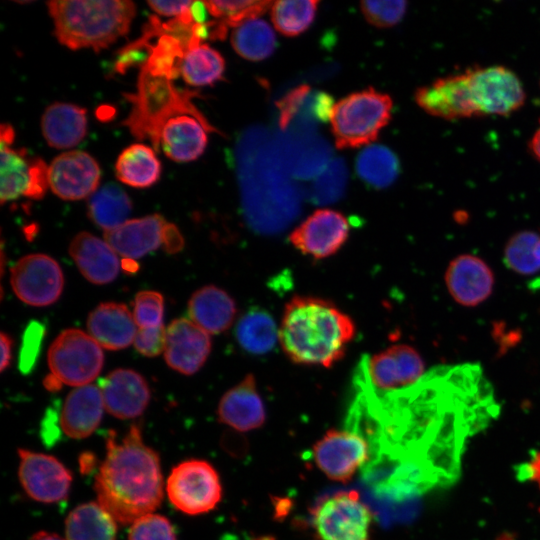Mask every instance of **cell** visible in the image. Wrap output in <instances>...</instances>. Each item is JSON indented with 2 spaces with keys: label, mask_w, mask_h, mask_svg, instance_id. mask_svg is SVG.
I'll use <instances>...</instances> for the list:
<instances>
[{
  "label": "cell",
  "mask_w": 540,
  "mask_h": 540,
  "mask_svg": "<svg viewBox=\"0 0 540 540\" xmlns=\"http://www.w3.org/2000/svg\"><path fill=\"white\" fill-rule=\"evenodd\" d=\"M347 428L395 465V480L415 492L453 483L471 438L500 412L479 363L435 366L415 384L378 393L354 378Z\"/></svg>",
  "instance_id": "1"
},
{
  "label": "cell",
  "mask_w": 540,
  "mask_h": 540,
  "mask_svg": "<svg viewBox=\"0 0 540 540\" xmlns=\"http://www.w3.org/2000/svg\"><path fill=\"white\" fill-rule=\"evenodd\" d=\"M163 475L158 453L143 442L138 425L117 441L110 431L106 456L95 477L97 502L122 525L153 513L162 503Z\"/></svg>",
  "instance_id": "2"
},
{
  "label": "cell",
  "mask_w": 540,
  "mask_h": 540,
  "mask_svg": "<svg viewBox=\"0 0 540 540\" xmlns=\"http://www.w3.org/2000/svg\"><path fill=\"white\" fill-rule=\"evenodd\" d=\"M355 334L352 318L331 301L295 296L285 305L279 343L296 364L330 368L344 357Z\"/></svg>",
  "instance_id": "3"
},
{
  "label": "cell",
  "mask_w": 540,
  "mask_h": 540,
  "mask_svg": "<svg viewBox=\"0 0 540 540\" xmlns=\"http://www.w3.org/2000/svg\"><path fill=\"white\" fill-rule=\"evenodd\" d=\"M47 6L57 40L72 50L109 47L127 34L136 14L127 0H56Z\"/></svg>",
  "instance_id": "4"
},
{
  "label": "cell",
  "mask_w": 540,
  "mask_h": 540,
  "mask_svg": "<svg viewBox=\"0 0 540 540\" xmlns=\"http://www.w3.org/2000/svg\"><path fill=\"white\" fill-rule=\"evenodd\" d=\"M195 91L178 89L171 79L156 77L140 70L137 91L125 97L132 104L128 117L123 121L132 135L139 140H150L160 149V133L171 117L190 114L198 118L212 132H218L194 105Z\"/></svg>",
  "instance_id": "5"
},
{
  "label": "cell",
  "mask_w": 540,
  "mask_h": 540,
  "mask_svg": "<svg viewBox=\"0 0 540 540\" xmlns=\"http://www.w3.org/2000/svg\"><path fill=\"white\" fill-rule=\"evenodd\" d=\"M392 107L390 96L373 88L342 98L330 116L336 146L347 149L373 142L390 121Z\"/></svg>",
  "instance_id": "6"
},
{
  "label": "cell",
  "mask_w": 540,
  "mask_h": 540,
  "mask_svg": "<svg viewBox=\"0 0 540 540\" xmlns=\"http://www.w3.org/2000/svg\"><path fill=\"white\" fill-rule=\"evenodd\" d=\"M310 520L315 540H372L373 514L356 490L320 498Z\"/></svg>",
  "instance_id": "7"
},
{
  "label": "cell",
  "mask_w": 540,
  "mask_h": 540,
  "mask_svg": "<svg viewBox=\"0 0 540 540\" xmlns=\"http://www.w3.org/2000/svg\"><path fill=\"white\" fill-rule=\"evenodd\" d=\"M170 503L187 515H201L215 509L222 499L217 470L202 459H188L174 466L166 481Z\"/></svg>",
  "instance_id": "8"
},
{
  "label": "cell",
  "mask_w": 540,
  "mask_h": 540,
  "mask_svg": "<svg viewBox=\"0 0 540 540\" xmlns=\"http://www.w3.org/2000/svg\"><path fill=\"white\" fill-rule=\"evenodd\" d=\"M103 363L101 346L79 329L61 332L48 351L52 374L70 386L88 385L99 375Z\"/></svg>",
  "instance_id": "9"
},
{
  "label": "cell",
  "mask_w": 540,
  "mask_h": 540,
  "mask_svg": "<svg viewBox=\"0 0 540 540\" xmlns=\"http://www.w3.org/2000/svg\"><path fill=\"white\" fill-rule=\"evenodd\" d=\"M426 371L415 348L397 344L362 359L356 377L371 390L386 393L415 384Z\"/></svg>",
  "instance_id": "10"
},
{
  "label": "cell",
  "mask_w": 540,
  "mask_h": 540,
  "mask_svg": "<svg viewBox=\"0 0 540 540\" xmlns=\"http://www.w3.org/2000/svg\"><path fill=\"white\" fill-rule=\"evenodd\" d=\"M478 116H507L520 109L526 99L518 76L501 65L466 70Z\"/></svg>",
  "instance_id": "11"
},
{
  "label": "cell",
  "mask_w": 540,
  "mask_h": 540,
  "mask_svg": "<svg viewBox=\"0 0 540 540\" xmlns=\"http://www.w3.org/2000/svg\"><path fill=\"white\" fill-rule=\"evenodd\" d=\"M370 456L368 440L350 429H330L312 447L317 468L328 479L341 483L350 482Z\"/></svg>",
  "instance_id": "12"
},
{
  "label": "cell",
  "mask_w": 540,
  "mask_h": 540,
  "mask_svg": "<svg viewBox=\"0 0 540 540\" xmlns=\"http://www.w3.org/2000/svg\"><path fill=\"white\" fill-rule=\"evenodd\" d=\"M10 282L16 296L32 306L56 302L63 290L61 267L52 257L31 254L19 259L11 269Z\"/></svg>",
  "instance_id": "13"
},
{
  "label": "cell",
  "mask_w": 540,
  "mask_h": 540,
  "mask_svg": "<svg viewBox=\"0 0 540 540\" xmlns=\"http://www.w3.org/2000/svg\"><path fill=\"white\" fill-rule=\"evenodd\" d=\"M18 477L25 493L33 500L45 504L67 498L72 474L54 456L18 449Z\"/></svg>",
  "instance_id": "14"
},
{
  "label": "cell",
  "mask_w": 540,
  "mask_h": 540,
  "mask_svg": "<svg viewBox=\"0 0 540 540\" xmlns=\"http://www.w3.org/2000/svg\"><path fill=\"white\" fill-rule=\"evenodd\" d=\"M349 232V222L342 213L318 209L290 233L289 241L303 255L322 260L344 246Z\"/></svg>",
  "instance_id": "15"
},
{
  "label": "cell",
  "mask_w": 540,
  "mask_h": 540,
  "mask_svg": "<svg viewBox=\"0 0 540 540\" xmlns=\"http://www.w3.org/2000/svg\"><path fill=\"white\" fill-rule=\"evenodd\" d=\"M415 101L428 114L445 120L478 116L466 70L418 88Z\"/></svg>",
  "instance_id": "16"
},
{
  "label": "cell",
  "mask_w": 540,
  "mask_h": 540,
  "mask_svg": "<svg viewBox=\"0 0 540 540\" xmlns=\"http://www.w3.org/2000/svg\"><path fill=\"white\" fill-rule=\"evenodd\" d=\"M49 186L63 200H80L93 194L101 177L97 161L84 151H68L49 165Z\"/></svg>",
  "instance_id": "17"
},
{
  "label": "cell",
  "mask_w": 540,
  "mask_h": 540,
  "mask_svg": "<svg viewBox=\"0 0 540 540\" xmlns=\"http://www.w3.org/2000/svg\"><path fill=\"white\" fill-rule=\"evenodd\" d=\"M210 351L209 333L191 319L179 318L169 324L164 358L170 368L192 375L202 368Z\"/></svg>",
  "instance_id": "18"
},
{
  "label": "cell",
  "mask_w": 540,
  "mask_h": 540,
  "mask_svg": "<svg viewBox=\"0 0 540 540\" xmlns=\"http://www.w3.org/2000/svg\"><path fill=\"white\" fill-rule=\"evenodd\" d=\"M444 279L450 296L466 307L483 303L494 288L493 271L483 259L472 254H462L452 259Z\"/></svg>",
  "instance_id": "19"
},
{
  "label": "cell",
  "mask_w": 540,
  "mask_h": 540,
  "mask_svg": "<svg viewBox=\"0 0 540 540\" xmlns=\"http://www.w3.org/2000/svg\"><path fill=\"white\" fill-rule=\"evenodd\" d=\"M104 407L119 419L140 416L150 401V389L146 380L131 369H116L100 383Z\"/></svg>",
  "instance_id": "20"
},
{
  "label": "cell",
  "mask_w": 540,
  "mask_h": 540,
  "mask_svg": "<svg viewBox=\"0 0 540 540\" xmlns=\"http://www.w3.org/2000/svg\"><path fill=\"white\" fill-rule=\"evenodd\" d=\"M217 416L221 423L237 432L252 431L264 425L266 409L252 374L222 396Z\"/></svg>",
  "instance_id": "21"
},
{
  "label": "cell",
  "mask_w": 540,
  "mask_h": 540,
  "mask_svg": "<svg viewBox=\"0 0 540 540\" xmlns=\"http://www.w3.org/2000/svg\"><path fill=\"white\" fill-rule=\"evenodd\" d=\"M166 223L160 214L131 219L106 231L104 238L117 254L128 260L137 259L162 246Z\"/></svg>",
  "instance_id": "22"
},
{
  "label": "cell",
  "mask_w": 540,
  "mask_h": 540,
  "mask_svg": "<svg viewBox=\"0 0 540 540\" xmlns=\"http://www.w3.org/2000/svg\"><path fill=\"white\" fill-rule=\"evenodd\" d=\"M104 402L99 386L88 384L72 390L65 399L59 424L62 432L73 439L90 436L99 426Z\"/></svg>",
  "instance_id": "23"
},
{
  "label": "cell",
  "mask_w": 540,
  "mask_h": 540,
  "mask_svg": "<svg viewBox=\"0 0 540 540\" xmlns=\"http://www.w3.org/2000/svg\"><path fill=\"white\" fill-rule=\"evenodd\" d=\"M207 132L212 131L193 115L173 116L161 129L160 148L173 161L196 160L207 146Z\"/></svg>",
  "instance_id": "24"
},
{
  "label": "cell",
  "mask_w": 540,
  "mask_h": 540,
  "mask_svg": "<svg viewBox=\"0 0 540 540\" xmlns=\"http://www.w3.org/2000/svg\"><path fill=\"white\" fill-rule=\"evenodd\" d=\"M133 314L122 303L98 305L88 316L89 335L103 348L120 350L128 347L137 334Z\"/></svg>",
  "instance_id": "25"
},
{
  "label": "cell",
  "mask_w": 540,
  "mask_h": 540,
  "mask_svg": "<svg viewBox=\"0 0 540 540\" xmlns=\"http://www.w3.org/2000/svg\"><path fill=\"white\" fill-rule=\"evenodd\" d=\"M69 253L82 275L94 284L113 281L120 268L117 253L100 238L88 233H78L70 243Z\"/></svg>",
  "instance_id": "26"
},
{
  "label": "cell",
  "mask_w": 540,
  "mask_h": 540,
  "mask_svg": "<svg viewBox=\"0 0 540 540\" xmlns=\"http://www.w3.org/2000/svg\"><path fill=\"white\" fill-rule=\"evenodd\" d=\"M86 109L71 103L49 105L41 118V130L47 144L53 148H71L87 133Z\"/></svg>",
  "instance_id": "27"
},
{
  "label": "cell",
  "mask_w": 540,
  "mask_h": 540,
  "mask_svg": "<svg viewBox=\"0 0 540 540\" xmlns=\"http://www.w3.org/2000/svg\"><path fill=\"white\" fill-rule=\"evenodd\" d=\"M236 311L233 298L213 285L195 291L188 302L190 319L209 334L227 330L235 319Z\"/></svg>",
  "instance_id": "28"
},
{
  "label": "cell",
  "mask_w": 540,
  "mask_h": 540,
  "mask_svg": "<svg viewBox=\"0 0 540 540\" xmlns=\"http://www.w3.org/2000/svg\"><path fill=\"white\" fill-rule=\"evenodd\" d=\"M66 540H116L115 519L98 503L76 506L65 520Z\"/></svg>",
  "instance_id": "29"
},
{
  "label": "cell",
  "mask_w": 540,
  "mask_h": 540,
  "mask_svg": "<svg viewBox=\"0 0 540 540\" xmlns=\"http://www.w3.org/2000/svg\"><path fill=\"white\" fill-rule=\"evenodd\" d=\"M115 172L122 183L136 188H146L159 180L161 163L151 147L132 144L118 156Z\"/></svg>",
  "instance_id": "30"
},
{
  "label": "cell",
  "mask_w": 540,
  "mask_h": 540,
  "mask_svg": "<svg viewBox=\"0 0 540 540\" xmlns=\"http://www.w3.org/2000/svg\"><path fill=\"white\" fill-rule=\"evenodd\" d=\"M235 335L246 352L263 355L270 352L279 341V328L268 312L255 308L239 319Z\"/></svg>",
  "instance_id": "31"
},
{
  "label": "cell",
  "mask_w": 540,
  "mask_h": 540,
  "mask_svg": "<svg viewBox=\"0 0 540 540\" xmlns=\"http://www.w3.org/2000/svg\"><path fill=\"white\" fill-rule=\"evenodd\" d=\"M87 207L89 218L106 232L127 221L132 202L120 186L108 183L90 196Z\"/></svg>",
  "instance_id": "32"
},
{
  "label": "cell",
  "mask_w": 540,
  "mask_h": 540,
  "mask_svg": "<svg viewBox=\"0 0 540 540\" xmlns=\"http://www.w3.org/2000/svg\"><path fill=\"white\" fill-rule=\"evenodd\" d=\"M355 167L359 178L376 189L391 185L400 171L399 160L395 153L378 144L364 148L357 156Z\"/></svg>",
  "instance_id": "33"
},
{
  "label": "cell",
  "mask_w": 540,
  "mask_h": 540,
  "mask_svg": "<svg viewBox=\"0 0 540 540\" xmlns=\"http://www.w3.org/2000/svg\"><path fill=\"white\" fill-rule=\"evenodd\" d=\"M225 61L222 55L208 44L201 43L188 49L181 63V75L191 86L213 85L223 80Z\"/></svg>",
  "instance_id": "34"
},
{
  "label": "cell",
  "mask_w": 540,
  "mask_h": 540,
  "mask_svg": "<svg viewBox=\"0 0 540 540\" xmlns=\"http://www.w3.org/2000/svg\"><path fill=\"white\" fill-rule=\"evenodd\" d=\"M231 44L241 57L250 61H260L274 52L276 37L266 21L253 18L234 28Z\"/></svg>",
  "instance_id": "35"
},
{
  "label": "cell",
  "mask_w": 540,
  "mask_h": 540,
  "mask_svg": "<svg viewBox=\"0 0 540 540\" xmlns=\"http://www.w3.org/2000/svg\"><path fill=\"white\" fill-rule=\"evenodd\" d=\"M1 147V187L0 201L4 204L26 194L31 179L30 157L23 148Z\"/></svg>",
  "instance_id": "36"
},
{
  "label": "cell",
  "mask_w": 540,
  "mask_h": 540,
  "mask_svg": "<svg viewBox=\"0 0 540 540\" xmlns=\"http://www.w3.org/2000/svg\"><path fill=\"white\" fill-rule=\"evenodd\" d=\"M503 261L507 268L520 275L540 272V231L513 234L505 244Z\"/></svg>",
  "instance_id": "37"
},
{
  "label": "cell",
  "mask_w": 540,
  "mask_h": 540,
  "mask_svg": "<svg viewBox=\"0 0 540 540\" xmlns=\"http://www.w3.org/2000/svg\"><path fill=\"white\" fill-rule=\"evenodd\" d=\"M185 53V47L176 37L164 33L154 40L149 58L141 69L156 77L176 79L181 75Z\"/></svg>",
  "instance_id": "38"
},
{
  "label": "cell",
  "mask_w": 540,
  "mask_h": 540,
  "mask_svg": "<svg viewBox=\"0 0 540 540\" xmlns=\"http://www.w3.org/2000/svg\"><path fill=\"white\" fill-rule=\"evenodd\" d=\"M318 1L281 0L271 5V19L275 28L285 36L304 32L313 22Z\"/></svg>",
  "instance_id": "39"
},
{
  "label": "cell",
  "mask_w": 540,
  "mask_h": 540,
  "mask_svg": "<svg viewBox=\"0 0 540 540\" xmlns=\"http://www.w3.org/2000/svg\"><path fill=\"white\" fill-rule=\"evenodd\" d=\"M208 12L228 29L235 28L246 20L258 18L273 2L271 1H204Z\"/></svg>",
  "instance_id": "40"
},
{
  "label": "cell",
  "mask_w": 540,
  "mask_h": 540,
  "mask_svg": "<svg viewBox=\"0 0 540 540\" xmlns=\"http://www.w3.org/2000/svg\"><path fill=\"white\" fill-rule=\"evenodd\" d=\"M346 168L341 160H335L318 177L311 188V200L316 204H328L338 200L346 184Z\"/></svg>",
  "instance_id": "41"
},
{
  "label": "cell",
  "mask_w": 540,
  "mask_h": 540,
  "mask_svg": "<svg viewBox=\"0 0 540 540\" xmlns=\"http://www.w3.org/2000/svg\"><path fill=\"white\" fill-rule=\"evenodd\" d=\"M156 38L149 30L143 28L138 39L118 51L113 63L114 72L124 74L133 67L142 68L149 58L151 46Z\"/></svg>",
  "instance_id": "42"
},
{
  "label": "cell",
  "mask_w": 540,
  "mask_h": 540,
  "mask_svg": "<svg viewBox=\"0 0 540 540\" xmlns=\"http://www.w3.org/2000/svg\"><path fill=\"white\" fill-rule=\"evenodd\" d=\"M128 540H177V537L168 518L150 513L131 524Z\"/></svg>",
  "instance_id": "43"
},
{
  "label": "cell",
  "mask_w": 540,
  "mask_h": 540,
  "mask_svg": "<svg viewBox=\"0 0 540 540\" xmlns=\"http://www.w3.org/2000/svg\"><path fill=\"white\" fill-rule=\"evenodd\" d=\"M164 299L156 291H140L133 305L134 320L140 328H154L163 325Z\"/></svg>",
  "instance_id": "44"
},
{
  "label": "cell",
  "mask_w": 540,
  "mask_h": 540,
  "mask_svg": "<svg viewBox=\"0 0 540 540\" xmlns=\"http://www.w3.org/2000/svg\"><path fill=\"white\" fill-rule=\"evenodd\" d=\"M361 11L369 23L377 27H391L404 17L407 2L395 1H362Z\"/></svg>",
  "instance_id": "45"
},
{
  "label": "cell",
  "mask_w": 540,
  "mask_h": 540,
  "mask_svg": "<svg viewBox=\"0 0 540 540\" xmlns=\"http://www.w3.org/2000/svg\"><path fill=\"white\" fill-rule=\"evenodd\" d=\"M45 332V326L35 320L26 327L19 355V369L23 374H29L35 367Z\"/></svg>",
  "instance_id": "46"
},
{
  "label": "cell",
  "mask_w": 540,
  "mask_h": 540,
  "mask_svg": "<svg viewBox=\"0 0 540 540\" xmlns=\"http://www.w3.org/2000/svg\"><path fill=\"white\" fill-rule=\"evenodd\" d=\"M135 349L142 355L154 357L165 351L166 330L163 325L140 328L134 339Z\"/></svg>",
  "instance_id": "47"
},
{
  "label": "cell",
  "mask_w": 540,
  "mask_h": 540,
  "mask_svg": "<svg viewBox=\"0 0 540 540\" xmlns=\"http://www.w3.org/2000/svg\"><path fill=\"white\" fill-rule=\"evenodd\" d=\"M310 87L301 85L291 90L285 97L277 102L279 110V124L282 129L286 128L294 115L301 108L309 95Z\"/></svg>",
  "instance_id": "48"
},
{
  "label": "cell",
  "mask_w": 540,
  "mask_h": 540,
  "mask_svg": "<svg viewBox=\"0 0 540 540\" xmlns=\"http://www.w3.org/2000/svg\"><path fill=\"white\" fill-rule=\"evenodd\" d=\"M49 166L40 157H33L31 164V179L26 197L39 200L42 199L49 186Z\"/></svg>",
  "instance_id": "49"
},
{
  "label": "cell",
  "mask_w": 540,
  "mask_h": 540,
  "mask_svg": "<svg viewBox=\"0 0 540 540\" xmlns=\"http://www.w3.org/2000/svg\"><path fill=\"white\" fill-rule=\"evenodd\" d=\"M192 1L181 0V1H161V0H152L148 1L147 4L152 10L156 13L163 16H174L180 17L187 13L192 5Z\"/></svg>",
  "instance_id": "50"
},
{
  "label": "cell",
  "mask_w": 540,
  "mask_h": 540,
  "mask_svg": "<svg viewBox=\"0 0 540 540\" xmlns=\"http://www.w3.org/2000/svg\"><path fill=\"white\" fill-rule=\"evenodd\" d=\"M184 246V238L179 229L172 223H166L162 235V247L170 254L179 252Z\"/></svg>",
  "instance_id": "51"
},
{
  "label": "cell",
  "mask_w": 540,
  "mask_h": 540,
  "mask_svg": "<svg viewBox=\"0 0 540 540\" xmlns=\"http://www.w3.org/2000/svg\"><path fill=\"white\" fill-rule=\"evenodd\" d=\"M523 477L534 482L540 489V451L528 461L522 471Z\"/></svg>",
  "instance_id": "52"
},
{
  "label": "cell",
  "mask_w": 540,
  "mask_h": 540,
  "mask_svg": "<svg viewBox=\"0 0 540 540\" xmlns=\"http://www.w3.org/2000/svg\"><path fill=\"white\" fill-rule=\"evenodd\" d=\"M0 338H1V351H2L0 368H1V371H4L10 365V362L12 359L13 340L8 334L4 332L1 333Z\"/></svg>",
  "instance_id": "53"
},
{
  "label": "cell",
  "mask_w": 540,
  "mask_h": 540,
  "mask_svg": "<svg viewBox=\"0 0 540 540\" xmlns=\"http://www.w3.org/2000/svg\"><path fill=\"white\" fill-rule=\"evenodd\" d=\"M190 11H191V15L195 23L201 24V23L207 22L206 16H207V13L209 12L204 2H199V1L193 2L190 8Z\"/></svg>",
  "instance_id": "54"
},
{
  "label": "cell",
  "mask_w": 540,
  "mask_h": 540,
  "mask_svg": "<svg viewBox=\"0 0 540 540\" xmlns=\"http://www.w3.org/2000/svg\"><path fill=\"white\" fill-rule=\"evenodd\" d=\"M14 140H15L14 128L8 123L2 124L0 127V145L11 146Z\"/></svg>",
  "instance_id": "55"
},
{
  "label": "cell",
  "mask_w": 540,
  "mask_h": 540,
  "mask_svg": "<svg viewBox=\"0 0 540 540\" xmlns=\"http://www.w3.org/2000/svg\"><path fill=\"white\" fill-rule=\"evenodd\" d=\"M529 150L534 158L540 161V127L535 131L529 141Z\"/></svg>",
  "instance_id": "56"
},
{
  "label": "cell",
  "mask_w": 540,
  "mask_h": 540,
  "mask_svg": "<svg viewBox=\"0 0 540 540\" xmlns=\"http://www.w3.org/2000/svg\"><path fill=\"white\" fill-rule=\"evenodd\" d=\"M43 383L46 389L52 392L58 391L62 387V382L53 374L48 375Z\"/></svg>",
  "instance_id": "57"
},
{
  "label": "cell",
  "mask_w": 540,
  "mask_h": 540,
  "mask_svg": "<svg viewBox=\"0 0 540 540\" xmlns=\"http://www.w3.org/2000/svg\"><path fill=\"white\" fill-rule=\"evenodd\" d=\"M29 540H66L60 537L58 534L47 532V531H39L31 536Z\"/></svg>",
  "instance_id": "58"
},
{
  "label": "cell",
  "mask_w": 540,
  "mask_h": 540,
  "mask_svg": "<svg viewBox=\"0 0 540 540\" xmlns=\"http://www.w3.org/2000/svg\"><path fill=\"white\" fill-rule=\"evenodd\" d=\"M83 459H85L86 461L82 460L80 461V467H81V470L83 472L85 471H90L93 467H94V457L93 455H90L89 453H86V454H83L81 456Z\"/></svg>",
  "instance_id": "59"
}]
</instances>
